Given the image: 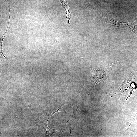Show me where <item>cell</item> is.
I'll list each match as a JSON object with an SVG mask.
<instances>
[{
    "label": "cell",
    "mask_w": 137,
    "mask_h": 137,
    "mask_svg": "<svg viewBox=\"0 0 137 137\" xmlns=\"http://www.w3.org/2000/svg\"><path fill=\"white\" fill-rule=\"evenodd\" d=\"M90 68L92 70V77L89 94L96 84L103 83L109 77L112 72V69L109 61L102 62L95 67Z\"/></svg>",
    "instance_id": "obj_1"
},
{
    "label": "cell",
    "mask_w": 137,
    "mask_h": 137,
    "mask_svg": "<svg viewBox=\"0 0 137 137\" xmlns=\"http://www.w3.org/2000/svg\"><path fill=\"white\" fill-rule=\"evenodd\" d=\"M108 18L109 19L111 23L112 24H114L118 27H120L127 29L135 33H136V21L135 20L126 22H121Z\"/></svg>",
    "instance_id": "obj_2"
},
{
    "label": "cell",
    "mask_w": 137,
    "mask_h": 137,
    "mask_svg": "<svg viewBox=\"0 0 137 137\" xmlns=\"http://www.w3.org/2000/svg\"><path fill=\"white\" fill-rule=\"evenodd\" d=\"M9 23H8L7 26L6 31L3 36L0 38V60L4 62H7L8 59L4 55L2 49V42L4 39L5 37L7 31L9 26Z\"/></svg>",
    "instance_id": "obj_3"
}]
</instances>
